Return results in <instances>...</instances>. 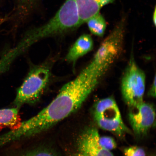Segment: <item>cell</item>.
I'll list each match as a JSON object with an SVG mask.
<instances>
[{"label": "cell", "instance_id": "obj_5", "mask_svg": "<svg viewBox=\"0 0 156 156\" xmlns=\"http://www.w3.org/2000/svg\"><path fill=\"white\" fill-rule=\"evenodd\" d=\"M146 76L133 59L130 60L123 76L121 83L123 98L130 107L143 102Z\"/></svg>", "mask_w": 156, "mask_h": 156}, {"label": "cell", "instance_id": "obj_14", "mask_svg": "<svg viewBox=\"0 0 156 156\" xmlns=\"http://www.w3.org/2000/svg\"><path fill=\"white\" fill-rule=\"evenodd\" d=\"M124 156H146L144 150L136 146H132L125 148L124 150Z\"/></svg>", "mask_w": 156, "mask_h": 156}, {"label": "cell", "instance_id": "obj_17", "mask_svg": "<svg viewBox=\"0 0 156 156\" xmlns=\"http://www.w3.org/2000/svg\"><path fill=\"white\" fill-rule=\"evenodd\" d=\"M156 8L155 7L154 11L153 14V23L154 25L155 26L156 25Z\"/></svg>", "mask_w": 156, "mask_h": 156}, {"label": "cell", "instance_id": "obj_3", "mask_svg": "<svg viewBox=\"0 0 156 156\" xmlns=\"http://www.w3.org/2000/svg\"><path fill=\"white\" fill-rule=\"evenodd\" d=\"M50 77L49 68L47 66L32 68L17 90L13 102L15 106L19 108L23 105L37 101L48 84Z\"/></svg>", "mask_w": 156, "mask_h": 156}, {"label": "cell", "instance_id": "obj_11", "mask_svg": "<svg viewBox=\"0 0 156 156\" xmlns=\"http://www.w3.org/2000/svg\"><path fill=\"white\" fill-rule=\"evenodd\" d=\"M86 23L93 34L99 37L103 36L106 29V24L104 17L99 13L89 19Z\"/></svg>", "mask_w": 156, "mask_h": 156}, {"label": "cell", "instance_id": "obj_15", "mask_svg": "<svg viewBox=\"0 0 156 156\" xmlns=\"http://www.w3.org/2000/svg\"><path fill=\"white\" fill-rule=\"evenodd\" d=\"M156 76H155L153 83H152L151 89H150L149 93H148V95L152 97H155L156 96Z\"/></svg>", "mask_w": 156, "mask_h": 156}, {"label": "cell", "instance_id": "obj_9", "mask_svg": "<svg viewBox=\"0 0 156 156\" xmlns=\"http://www.w3.org/2000/svg\"><path fill=\"white\" fill-rule=\"evenodd\" d=\"M93 46V41L90 35H82L70 48L66 60L69 63H75L79 58L92 50Z\"/></svg>", "mask_w": 156, "mask_h": 156}, {"label": "cell", "instance_id": "obj_1", "mask_svg": "<svg viewBox=\"0 0 156 156\" xmlns=\"http://www.w3.org/2000/svg\"><path fill=\"white\" fill-rule=\"evenodd\" d=\"M98 84L96 78L82 71L75 79L64 85L55 98L37 114L0 136V146L32 137L49 129L77 111Z\"/></svg>", "mask_w": 156, "mask_h": 156}, {"label": "cell", "instance_id": "obj_6", "mask_svg": "<svg viewBox=\"0 0 156 156\" xmlns=\"http://www.w3.org/2000/svg\"><path fill=\"white\" fill-rule=\"evenodd\" d=\"M130 108L129 119L134 134L138 136L145 135L155 122L154 107L143 101Z\"/></svg>", "mask_w": 156, "mask_h": 156}, {"label": "cell", "instance_id": "obj_7", "mask_svg": "<svg viewBox=\"0 0 156 156\" xmlns=\"http://www.w3.org/2000/svg\"><path fill=\"white\" fill-rule=\"evenodd\" d=\"M99 136L96 128H87L78 138L77 145L79 152L88 156H114L110 151L101 145Z\"/></svg>", "mask_w": 156, "mask_h": 156}, {"label": "cell", "instance_id": "obj_8", "mask_svg": "<svg viewBox=\"0 0 156 156\" xmlns=\"http://www.w3.org/2000/svg\"><path fill=\"white\" fill-rule=\"evenodd\" d=\"M114 0H75L82 24L99 13L104 6Z\"/></svg>", "mask_w": 156, "mask_h": 156}, {"label": "cell", "instance_id": "obj_10", "mask_svg": "<svg viewBox=\"0 0 156 156\" xmlns=\"http://www.w3.org/2000/svg\"><path fill=\"white\" fill-rule=\"evenodd\" d=\"M21 123L19 108L0 109V128L14 129L18 127Z\"/></svg>", "mask_w": 156, "mask_h": 156}, {"label": "cell", "instance_id": "obj_12", "mask_svg": "<svg viewBox=\"0 0 156 156\" xmlns=\"http://www.w3.org/2000/svg\"><path fill=\"white\" fill-rule=\"evenodd\" d=\"M20 156H58L51 150L47 149H38L32 150L23 154Z\"/></svg>", "mask_w": 156, "mask_h": 156}, {"label": "cell", "instance_id": "obj_2", "mask_svg": "<svg viewBox=\"0 0 156 156\" xmlns=\"http://www.w3.org/2000/svg\"><path fill=\"white\" fill-rule=\"evenodd\" d=\"M124 21H121L101 44L87 67L89 69L103 75L118 58L122 50Z\"/></svg>", "mask_w": 156, "mask_h": 156}, {"label": "cell", "instance_id": "obj_13", "mask_svg": "<svg viewBox=\"0 0 156 156\" xmlns=\"http://www.w3.org/2000/svg\"><path fill=\"white\" fill-rule=\"evenodd\" d=\"M99 142L101 145L105 149L111 151L117 147V144L115 140L111 136H99Z\"/></svg>", "mask_w": 156, "mask_h": 156}, {"label": "cell", "instance_id": "obj_16", "mask_svg": "<svg viewBox=\"0 0 156 156\" xmlns=\"http://www.w3.org/2000/svg\"><path fill=\"white\" fill-rule=\"evenodd\" d=\"M37 0H19L20 2V7H25V5H26V6L27 7L30 6L31 5L34 4Z\"/></svg>", "mask_w": 156, "mask_h": 156}, {"label": "cell", "instance_id": "obj_18", "mask_svg": "<svg viewBox=\"0 0 156 156\" xmlns=\"http://www.w3.org/2000/svg\"><path fill=\"white\" fill-rule=\"evenodd\" d=\"M73 156H88L84 154H83V153H76L74 154Z\"/></svg>", "mask_w": 156, "mask_h": 156}, {"label": "cell", "instance_id": "obj_4", "mask_svg": "<svg viewBox=\"0 0 156 156\" xmlns=\"http://www.w3.org/2000/svg\"><path fill=\"white\" fill-rule=\"evenodd\" d=\"M94 116L98 125L103 130L119 136L129 132L123 121L115 101L112 97L101 99L96 103Z\"/></svg>", "mask_w": 156, "mask_h": 156}]
</instances>
